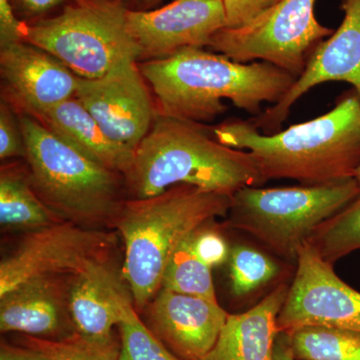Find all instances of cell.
Wrapping results in <instances>:
<instances>
[{
  "mask_svg": "<svg viewBox=\"0 0 360 360\" xmlns=\"http://www.w3.org/2000/svg\"><path fill=\"white\" fill-rule=\"evenodd\" d=\"M0 360H49L47 355L39 348L32 345H11L2 342L0 347Z\"/></svg>",
  "mask_w": 360,
  "mask_h": 360,
  "instance_id": "32",
  "label": "cell"
},
{
  "mask_svg": "<svg viewBox=\"0 0 360 360\" xmlns=\"http://www.w3.org/2000/svg\"><path fill=\"white\" fill-rule=\"evenodd\" d=\"M292 283L277 317L279 333L319 328L360 333V292L335 274L309 241L298 253Z\"/></svg>",
  "mask_w": 360,
  "mask_h": 360,
  "instance_id": "10",
  "label": "cell"
},
{
  "mask_svg": "<svg viewBox=\"0 0 360 360\" xmlns=\"http://www.w3.org/2000/svg\"><path fill=\"white\" fill-rule=\"evenodd\" d=\"M32 116L90 160L123 176L131 167L134 149L112 141L75 97Z\"/></svg>",
  "mask_w": 360,
  "mask_h": 360,
  "instance_id": "19",
  "label": "cell"
},
{
  "mask_svg": "<svg viewBox=\"0 0 360 360\" xmlns=\"http://www.w3.org/2000/svg\"><path fill=\"white\" fill-rule=\"evenodd\" d=\"M210 224L196 229L191 236V243L198 257L212 269L229 262L231 248L219 229L208 226Z\"/></svg>",
  "mask_w": 360,
  "mask_h": 360,
  "instance_id": "27",
  "label": "cell"
},
{
  "mask_svg": "<svg viewBox=\"0 0 360 360\" xmlns=\"http://www.w3.org/2000/svg\"><path fill=\"white\" fill-rule=\"evenodd\" d=\"M127 26L139 59L155 60L186 47H208L213 35L226 27V13L224 0H174L151 11L127 9Z\"/></svg>",
  "mask_w": 360,
  "mask_h": 360,
  "instance_id": "12",
  "label": "cell"
},
{
  "mask_svg": "<svg viewBox=\"0 0 360 360\" xmlns=\"http://www.w3.org/2000/svg\"><path fill=\"white\" fill-rule=\"evenodd\" d=\"M360 193L355 179L315 186H245L231 196L226 226L245 231L270 252L296 264L315 229Z\"/></svg>",
  "mask_w": 360,
  "mask_h": 360,
  "instance_id": "6",
  "label": "cell"
},
{
  "mask_svg": "<svg viewBox=\"0 0 360 360\" xmlns=\"http://www.w3.org/2000/svg\"><path fill=\"white\" fill-rule=\"evenodd\" d=\"M295 360H360V333L311 326L286 333Z\"/></svg>",
  "mask_w": 360,
  "mask_h": 360,
  "instance_id": "22",
  "label": "cell"
},
{
  "mask_svg": "<svg viewBox=\"0 0 360 360\" xmlns=\"http://www.w3.org/2000/svg\"><path fill=\"white\" fill-rule=\"evenodd\" d=\"M0 71L11 101L35 115L75 97L78 77L49 52L28 42L0 47Z\"/></svg>",
  "mask_w": 360,
  "mask_h": 360,
  "instance_id": "15",
  "label": "cell"
},
{
  "mask_svg": "<svg viewBox=\"0 0 360 360\" xmlns=\"http://www.w3.org/2000/svg\"><path fill=\"white\" fill-rule=\"evenodd\" d=\"M163 0H125V6L131 11H151Z\"/></svg>",
  "mask_w": 360,
  "mask_h": 360,
  "instance_id": "34",
  "label": "cell"
},
{
  "mask_svg": "<svg viewBox=\"0 0 360 360\" xmlns=\"http://www.w3.org/2000/svg\"><path fill=\"white\" fill-rule=\"evenodd\" d=\"M139 68L155 97L158 115L212 122L227 110L224 99L257 116L262 104H276L297 79L266 61L240 63L200 47H186Z\"/></svg>",
  "mask_w": 360,
  "mask_h": 360,
  "instance_id": "1",
  "label": "cell"
},
{
  "mask_svg": "<svg viewBox=\"0 0 360 360\" xmlns=\"http://www.w3.org/2000/svg\"><path fill=\"white\" fill-rule=\"evenodd\" d=\"M281 1V0H224L226 13V27L236 28L245 25Z\"/></svg>",
  "mask_w": 360,
  "mask_h": 360,
  "instance_id": "29",
  "label": "cell"
},
{
  "mask_svg": "<svg viewBox=\"0 0 360 360\" xmlns=\"http://www.w3.org/2000/svg\"><path fill=\"white\" fill-rule=\"evenodd\" d=\"M229 266L231 295L241 302L283 283L279 279L288 274L276 257L245 243H238L231 248Z\"/></svg>",
  "mask_w": 360,
  "mask_h": 360,
  "instance_id": "21",
  "label": "cell"
},
{
  "mask_svg": "<svg viewBox=\"0 0 360 360\" xmlns=\"http://www.w3.org/2000/svg\"><path fill=\"white\" fill-rule=\"evenodd\" d=\"M120 352L118 360H182L141 321L134 305L127 307L118 324Z\"/></svg>",
  "mask_w": 360,
  "mask_h": 360,
  "instance_id": "26",
  "label": "cell"
},
{
  "mask_svg": "<svg viewBox=\"0 0 360 360\" xmlns=\"http://www.w3.org/2000/svg\"><path fill=\"white\" fill-rule=\"evenodd\" d=\"M191 236L184 238L168 259L161 288L217 302L212 269L194 252Z\"/></svg>",
  "mask_w": 360,
  "mask_h": 360,
  "instance_id": "23",
  "label": "cell"
},
{
  "mask_svg": "<svg viewBox=\"0 0 360 360\" xmlns=\"http://www.w3.org/2000/svg\"><path fill=\"white\" fill-rule=\"evenodd\" d=\"M274 360H295L291 352L290 338L286 333H279L274 347Z\"/></svg>",
  "mask_w": 360,
  "mask_h": 360,
  "instance_id": "33",
  "label": "cell"
},
{
  "mask_svg": "<svg viewBox=\"0 0 360 360\" xmlns=\"http://www.w3.org/2000/svg\"><path fill=\"white\" fill-rule=\"evenodd\" d=\"M231 195L179 184L148 198L123 201L111 224L125 248L122 274L134 307L146 309L160 290L177 245L203 225L226 217Z\"/></svg>",
  "mask_w": 360,
  "mask_h": 360,
  "instance_id": "4",
  "label": "cell"
},
{
  "mask_svg": "<svg viewBox=\"0 0 360 360\" xmlns=\"http://www.w3.org/2000/svg\"><path fill=\"white\" fill-rule=\"evenodd\" d=\"M136 59L124 58L97 78L78 77L75 97L112 141L137 148L158 112Z\"/></svg>",
  "mask_w": 360,
  "mask_h": 360,
  "instance_id": "11",
  "label": "cell"
},
{
  "mask_svg": "<svg viewBox=\"0 0 360 360\" xmlns=\"http://www.w3.org/2000/svg\"><path fill=\"white\" fill-rule=\"evenodd\" d=\"M71 278L65 281L63 276L35 277L0 295L1 333L51 340L75 335L70 312Z\"/></svg>",
  "mask_w": 360,
  "mask_h": 360,
  "instance_id": "16",
  "label": "cell"
},
{
  "mask_svg": "<svg viewBox=\"0 0 360 360\" xmlns=\"http://www.w3.org/2000/svg\"><path fill=\"white\" fill-rule=\"evenodd\" d=\"M63 221L42 202L30 175L20 168L2 167L0 174V224L9 229H35Z\"/></svg>",
  "mask_w": 360,
  "mask_h": 360,
  "instance_id": "20",
  "label": "cell"
},
{
  "mask_svg": "<svg viewBox=\"0 0 360 360\" xmlns=\"http://www.w3.org/2000/svg\"><path fill=\"white\" fill-rule=\"evenodd\" d=\"M25 158V144L20 120L14 117L8 104L0 105V158Z\"/></svg>",
  "mask_w": 360,
  "mask_h": 360,
  "instance_id": "28",
  "label": "cell"
},
{
  "mask_svg": "<svg viewBox=\"0 0 360 360\" xmlns=\"http://www.w3.org/2000/svg\"><path fill=\"white\" fill-rule=\"evenodd\" d=\"M23 345L39 348L49 360H118L120 340H91L75 333L63 340H51L25 335Z\"/></svg>",
  "mask_w": 360,
  "mask_h": 360,
  "instance_id": "25",
  "label": "cell"
},
{
  "mask_svg": "<svg viewBox=\"0 0 360 360\" xmlns=\"http://www.w3.org/2000/svg\"><path fill=\"white\" fill-rule=\"evenodd\" d=\"M123 274L110 262L72 276L70 312L75 330L91 340H108L122 321L132 295Z\"/></svg>",
  "mask_w": 360,
  "mask_h": 360,
  "instance_id": "17",
  "label": "cell"
},
{
  "mask_svg": "<svg viewBox=\"0 0 360 360\" xmlns=\"http://www.w3.org/2000/svg\"><path fill=\"white\" fill-rule=\"evenodd\" d=\"M328 264L360 250V193L315 229L309 240Z\"/></svg>",
  "mask_w": 360,
  "mask_h": 360,
  "instance_id": "24",
  "label": "cell"
},
{
  "mask_svg": "<svg viewBox=\"0 0 360 360\" xmlns=\"http://www.w3.org/2000/svg\"><path fill=\"white\" fill-rule=\"evenodd\" d=\"M288 290L283 281L245 312L229 314L215 345L198 360H274L277 317Z\"/></svg>",
  "mask_w": 360,
  "mask_h": 360,
  "instance_id": "18",
  "label": "cell"
},
{
  "mask_svg": "<svg viewBox=\"0 0 360 360\" xmlns=\"http://www.w3.org/2000/svg\"><path fill=\"white\" fill-rule=\"evenodd\" d=\"M219 143L248 151L264 181L304 186L354 179L360 167V98L354 89L326 115L274 134L250 120H229L212 129Z\"/></svg>",
  "mask_w": 360,
  "mask_h": 360,
  "instance_id": "2",
  "label": "cell"
},
{
  "mask_svg": "<svg viewBox=\"0 0 360 360\" xmlns=\"http://www.w3.org/2000/svg\"><path fill=\"white\" fill-rule=\"evenodd\" d=\"M18 120L30 184L42 202L63 221L111 224L123 202L122 174L90 160L33 116Z\"/></svg>",
  "mask_w": 360,
  "mask_h": 360,
  "instance_id": "5",
  "label": "cell"
},
{
  "mask_svg": "<svg viewBox=\"0 0 360 360\" xmlns=\"http://www.w3.org/2000/svg\"><path fill=\"white\" fill-rule=\"evenodd\" d=\"M355 179H356V181L359 182V186H360V167L359 169H357L356 174H355Z\"/></svg>",
  "mask_w": 360,
  "mask_h": 360,
  "instance_id": "35",
  "label": "cell"
},
{
  "mask_svg": "<svg viewBox=\"0 0 360 360\" xmlns=\"http://www.w3.org/2000/svg\"><path fill=\"white\" fill-rule=\"evenodd\" d=\"M345 18L338 30L317 45L307 68L278 103L250 120L259 131H281L291 108L307 92L330 82L352 84L360 98V0H341Z\"/></svg>",
  "mask_w": 360,
  "mask_h": 360,
  "instance_id": "13",
  "label": "cell"
},
{
  "mask_svg": "<svg viewBox=\"0 0 360 360\" xmlns=\"http://www.w3.org/2000/svg\"><path fill=\"white\" fill-rule=\"evenodd\" d=\"M316 0H281L239 27L213 35L210 47L240 63L266 61L298 78L317 45L335 30L319 22Z\"/></svg>",
  "mask_w": 360,
  "mask_h": 360,
  "instance_id": "8",
  "label": "cell"
},
{
  "mask_svg": "<svg viewBox=\"0 0 360 360\" xmlns=\"http://www.w3.org/2000/svg\"><path fill=\"white\" fill-rule=\"evenodd\" d=\"M134 198H148L188 184L233 195L265 184L248 151L219 143L202 123L158 115L124 174Z\"/></svg>",
  "mask_w": 360,
  "mask_h": 360,
  "instance_id": "3",
  "label": "cell"
},
{
  "mask_svg": "<svg viewBox=\"0 0 360 360\" xmlns=\"http://www.w3.org/2000/svg\"><path fill=\"white\" fill-rule=\"evenodd\" d=\"M75 1L77 0H11L14 11L25 23L49 18L54 11L59 13Z\"/></svg>",
  "mask_w": 360,
  "mask_h": 360,
  "instance_id": "30",
  "label": "cell"
},
{
  "mask_svg": "<svg viewBox=\"0 0 360 360\" xmlns=\"http://www.w3.org/2000/svg\"><path fill=\"white\" fill-rule=\"evenodd\" d=\"M122 1L77 0L49 18L25 23V41L59 59L77 77L97 78L124 58H141Z\"/></svg>",
  "mask_w": 360,
  "mask_h": 360,
  "instance_id": "7",
  "label": "cell"
},
{
  "mask_svg": "<svg viewBox=\"0 0 360 360\" xmlns=\"http://www.w3.org/2000/svg\"><path fill=\"white\" fill-rule=\"evenodd\" d=\"M229 315L219 302L160 288L148 328L180 359L198 360L215 345Z\"/></svg>",
  "mask_w": 360,
  "mask_h": 360,
  "instance_id": "14",
  "label": "cell"
},
{
  "mask_svg": "<svg viewBox=\"0 0 360 360\" xmlns=\"http://www.w3.org/2000/svg\"><path fill=\"white\" fill-rule=\"evenodd\" d=\"M25 28L11 0H0V47L25 41Z\"/></svg>",
  "mask_w": 360,
  "mask_h": 360,
  "instance_id": "31",
  "label": "cell"
},
{
  "mask_svg": "<svg viewBox=\"0 0 360 360\" xmlns=\"http://www.w3.org/2000/svg\"><path fill=\"white\" fill-rule=\"evenodd\" d=\"M106 1H122L125 4V0H106Z\"/></svg>",
  "mask_w": 360,
  "mask_h": 360,
  "instance_id": "36",
  "label": "cell"
},
{
  "mask_svg": "<svg viewBox=\"0 0 360 360\" xmlns=\"http://www.w3.org/2000/svg\"><path fill=\"white\" fill-rule=\"evenodd\" d=\"M115 234L70 221L35 229L0 262V295L35 277L75 276L110 262Z\"/></svg>",
  "mask_w": 360,
  "mask_h": 360,
  "instance_id": "9",
  "label": "cell"
}]
</instances>
